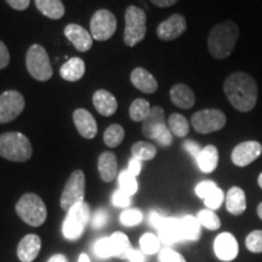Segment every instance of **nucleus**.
Masks as SVG:
<instances>
[{"label": "nucleus", "instance_id": "nucleus-1", "mask_svg": "<svg viewBox=\"0 0 262 262\" xmlns=\"http://www.w3.org/2000/svg\"><path fill=\"white\" fill-rule=\"evenodd\" d=\"M224 91L229 103L242 113L250 112L257 102V84L250 74L234 72L226 78Z\"/></svg>", "mask_w": 262, "mask_h": 262}, {"label": "nucleus", "instance_id": "nucleus-2", "mask_svg": "<svg viewBox=\"0 0 262 262\" xmlns=\"http://www.w3.org/2000/svg\"><path fill=\"white\" fill-rule=\"evenodd\" d=\"M239 38V28L233 21L214 26L208 38V49L216 60H225L232 54Z\"/></svg>", "mask_w": 262, "mask_h": 262}, {"label": "nucleus", "instance_id": "nucleus-3", "mask_svg": "<svg viewBox=\"0 0 262 262\" xmlns=\"http://www.w3.org/2000/svg\"><path fill=\"white\" fill-rule=\"evenodd\" d=\"M31 141L22 133H5L0 135V156L12 162H26L32 157Z\"/></svg>", "mask_w": 262, "mask_h": 262}, {"label": "nucleus", "instance_id": "nucleus-4", "mask_svg": "<svg viewBox=\"0 0 262 262\" xmlns=\"http://www.w3.org/2000/svg\"><path fill=\"white\" fill-rule=\"evenodd\" d=\"M16 212L22 221L32 227L41 226L48 216L45 203L42 202L40 196L34 193H26L21 196V199L16 204Z\"/></svg>", "mask_w": 262, "mask_h": 262}, {"label": "nucleus", "instance_id": "nucleus-5", "mask_svg": "<svg viewBox=\"0 0 262 262\" xmlns=\"http://www.w3.org/2000/svg\"><path fill=\"white\" fill-rule=\"evenodd\" d=\"M147 33V17L145 11L137 6H127L125 11V31L124 41L133 48L142 41Z\"/></svg>", "mask_w": 262, "mask_h": 262}, {"label": "nucleus", "instance_id": "nucleus-6", "mask_svg": "<svg viewBox=\"0 0 262 262\" xmlns=\"http://www.w3.org/2000/svg\"><path fill=\"white\" fill-rule=\"evenodd\" d=\"M90 220V206L88 203L81 202L74 205L73 208L67 211V217L63 222L64 238L68 241H77L83 234L85 226Z\"/></svg>", "mask_w": 262, "mask_h": 262}, {"label": "nucleus", "instance_id": "nucleus-7", "mask_svg": "<svg viewBox=\"0 0 262 262\" xmlns=\"http://www.w3.org/2000/svg\"><path fill=\"white\" fill-rule=\"evenodd\" d=\"M26 64L29 74L39 81H47L52 77V67L47 50L39 44H33L28 49Z\"/></svg>", "mask_w": 262, "mask_h": 262}, {"label": "nucleus", "instance_id": "nucleus-8", "mask_svg": "<svg viewBox=\"0 0 262 262\" xmlns=\"http://www.w3.org/2000/svg\"><path fill=\"white\" fill-rule=\"evenodd\" d=\"M85 196V175L81 170H75L67 180L62 191L60 204L63 210L68 211L74 205L84 202Z\"/></svg>", "mask_w": 262, "mask_h": 262}, {"label": "nucleus", "instance_id": "nucleus-9", "mask_svg": "<svg viewBox=\"0 0 262 262\" xmlns=\"http://www.w3.org/2000/svg\"><path fill=\"white\" fill-rule=\"evenodd\" d=\"M227 118L225 113L220 110H203L198 111L192 116L191 123L196 133L199 134H210L221 130L225 127Z\"/></svg>", "mask_w": 262, "mask_h": 262}, {"label": "nucleus", "instance_id": "nucleus-10", "mask_svg": "<svg viewBox=\"0 0 262 262\" xmlns=\"http://www.w3.org/2000/svg\"><path fill=\"white\" fill-rule=\"evenodd\" d=\"M117 29V18L110 10H97L90 21V32L95 40L106 41L113 37Z\"/></svg>", "mask_w": 262, "mask_h": 262}, {"label": "nucleus", "instance_id": "nucleus-11", "mask_svg": "<svg viewBox=\"0 0 262 262\" xmlns=\"http://www.w3.org/2000/svg\"><path fill=\"white\" fill-rule=\"evenodd\" d=\"M25 98L16 90L5 91L0 95V124L11 122L25 110Z\"/></svg>", "mask_w": 262, "mask_h": 262}, {"label": "nucleus", "instance_id": "nucleus-12", "mask_svg": "<svg viewBox=\"0 0 262 262\" xmlns=\"http://www.w3.org/2000/svg\"><path fill=\"white\" fill-rule=\"evenodd\" d=\"M186 29H187V21H186L185 16L173 14L158 26L157 35L160 40L171 41L181 37Z\"/></svg>", "mask_w": 262, "mask_h": 262}, {"label": "nucleus", "instance_id": "nucleus-13", "mask_svg": "<svg viewBox=\"0 0 262 262\" xmlns=\"http://www.w3.org/2000/svg\"><path fill=\"white\" fill-rule=\"evenodd\" d=\"M262 153V145L257 141H245L232 150V162L237 166H247L256 160Z\"/></svg>", "mask_w": 262, "mask_h": 262}, {"label": "nucleus", "instance_id": "nucleus-14", "mask_svg": "<svg viewBox=\"0 0 262 262\" xmlns=\"http://www.w3.org/2000/svg\"><path fill=\"white\" fill-rule=\"evenodd\" d=\"M64 35L78 51L86 52L93 47V35H91V33L79 25L70 24L66 26Z\"/></svg>", "mask_w": 262, "mask_h": 262}, {"label": "nucleus", "instance_id": "nucleus-15", "mask_svg": "<svg viewBox=\"0 0 262 262\" xmlns=\"http://www.w3.org/2000/svg\"><path fill=\"white\" fill-rule=\"evenodd\" d=\"M214 251L220 260L232 261L238 255V242L231 233H221L215 239Z\"/></svg>", "mask_w": 262, "mask_h": 262}, {"label": "nucleus", "instance_id": "nucleus-16", "mask_svg": "<svg viewBox=\"0 0 262 262\" xmlns=\"http://www.w3.org/2000/svg\"><path fill=\"white\" fill-rule=\"evenodd\" d=\"M73 120L77 127L78 133L80 134L84 139L91 140L97 135V124L95 118L89 111L84 108H78L73 113Z\"/></svg>", "mask_w": 262, "mask_h": 262}, {"label": "nucleus", "instance_id": "nucleus-17", "mask_svg": "<svg viewBox=\"0 0 262 262\" xmlns=\"http://www.w3.org/2000/svg\"><path fill=\"white\" fill-rule=\"evenodd\" d=\"M41 249V239L37 234H27L19 242L17 256L22 262H32L38 257Z\"/></svg>", "mask_w": 262, "mask_h": 262}, {"label": "nucleus", "instance_id": "nucleus-18", "mask_svg": "<svg viewBox=\"0 0 262 262\" xmlns=\"http://www.w3.org/2000/svg\"><path fill=\"white\" fill-rule=\"evenodd\" d=\"M130 79L136 89L145 94H153L158 90V81L153 74L142 67H137L131 72Z\"/></svg>", "mask_w": 262, "mask_h": 262}, {"label": "nucleus", "instance_id": "nucleus-19", "mask_svg": "<svg viewBox=\"0 0 262 262\" xmlns=\"http://www.w3.org/2000/svg\"><path fill=\"white\" fill-rule=\"evenodd\" d=\"M94 106L101 116L111 117L117 112V98L107 90H97L93 96Z\"/></svg>", "mask_w": 262, "mask_h": 262}, {"label": "nucleus", "instance_id": "nucleus-20", "mask_svg": "<svg viewBox=\"0 0 262 262\" xmlns=\"http://www.w3.org/2000/svg\"><path fill=\"white\" fill-rule=\"evenodd\" d=\"M170 98L176 107L189 110L194 106L195 96L192 89L186 84H176L170 90Z\"/></svg>", "mask_w": 262, "mask_h": 262}, {"label": "nucleus", "instance_id": "nucleus-21", "mask_svg": "<svg viewBox=\"0 0 262 262\" xmlns=\"http://www.w3.org/2000/svg\"><path fill=\"white\" fill-rule=\"evenodd\" d=\"M159 239L164 244L178 243L182 239L181 219H168L166 217L163 227L159 229Z\"/></svg>", "mask_w": 262, "mask_h": 262}, {"label": "nucleus", "instance_id": "nucleus-22", "mask_svg": "<svg viewBox=\"0 0 262 262\" xmlns=\"http://www.w3.org/2000/svg\"><path fill=\"white\" fill-rule=\"evenodd\" d=\"M97 168L101 179H102L104 182L113 181L118 170L117 157L114 156L112 152H103L102 155L98 157Z\"/></svg>", "mask_w": 262, "mask_h": 262}, {"label": "nucleus", "instance_id": "nucleus-23", "mask_svg": "<svg viewBox=\"0 0 262 262\" xmlns=\"http://www.w3.org/2000/svg\"><path fill=\"white\" fill-rule=\"evenodd\" d=\"M60 74L67 81H78L85 74V62L79 57H72L62 64Z\"/></svg>", "mask_w": 262, "mask_h": 262}, {"label": "nucleus", "instance_id": "nucleus-24", "mask_svg": "<svg viewBox=\"0 0 262 262\" xmlns=\"http://www.w3.org/2000/svg\"><path fill=\"white\" fill-rule=\"evenodd\" d=\"M226 208L232 215H242L247 209V198L242 188L232 187L229 188L226 196Z\"/></svg>", "mask_w": 262, "mask_h": 262}, {"label": "nucleus", "instance_id": "nucleus-25", "mask_svg": "<svg viewBox=\"0 0 262 262\" xmlns=\"http://www.w3.org/2000/svg\"><path fill=\"white\" fill-rule=\"evenodd\" d=\"M142 133L148 139H152L158 127L165 124V113L162 107L156 106L150 110L148 117L142 122Z\"/></svg>", "mask_w": 262, "mask_h": 262}, {"label": "nucleus", "instance_id": "nucleus-26", "mask_svg": "<svg viewBox=\"0 0 262 262\" xmlns=\"http://www.w3.org/2000/svg\"><path fill=\"white\" fill-rule=\"evenodd\" d=\"M199 169L203 172L209 173L212 172L216 169L219 163V150L215 146L209 145L202 149L201 155L196 158Z\"/></svg>", "mask_w": 262, "mask_h": 262}, {"label": "nucleus", "instance_id": "nucleus-27", "mask_svg": "<svg viewBox=\"0 0 262 262\" xmlns=\"http://www.w3.org/2000/svg\"><path fill=\"white\" fill-rule=\"evenodd\" d=\"M35 5L42 15L51 19H60L66 12L61 0H35Z\"/></svg>", "mask_w": 262, "mask_h": 262}, {"label": "nucleus", "instance_id": "nucleus-28", "mask_svg": "<svg viewBox=\"0 0 262 262\" xmlns=\"http://www.w3.org/2000/svg\"><path fill=\"white\" fill-rule=\"evenodd\" d=\"M181 231L183 241H198L201 238V224L193 216H185L181 219Z\"/></svg>", "mask_w": 262, "mask_h": 262}, {"label": "nucleus", "instance_id": "nucleus-29", "mask_svg": "<svg viewBox=\"0 0 262 262\" xmlns=\"http://www.w3.org/2000/svg\"><path fill=\"white\" fill-rule=\"evenodd\" d=\"M131 153H133V158L140 160V162H146V160L155 158L157 156V148L152 143L139 141L131 147Z\"/></svg>", "mask_w": 262, "mask_h": 262}, {"label": "nucleus", "instance_id": "nucleus-30", "mask_svg": "<svg viewBox=\"0 0 262 262\" xmlns=\"http://www.w3.org/2000/svg\"><path fill=\"white\" fill-rule=\"evenodd\" d=\"M150 104L145 98H136L131 103L129 110V116L134 122H143L150 113Z\"/></svg>", "mask_w": 262, "mask_h": 262}, {"label": "nucleus", "instance_id": "nucleus-31", "mask_svg": "<svg viewBox=\"0 0 262 262\" xmlns=\"http://www.w3.org/2000/svg\"><path fill=\"white\" fill-rule=\"evenodd\" d=\"M168 126L173 135L178 137H185L189 133L188 120L180 113H172L169 117Z\"/></svg>", "mask_w": 262, "mask_h": 262}, {"label": "nucleus", "instance_id": "nucleus-32", "mask_svg": "<svg viewBox=\"0 0 262 262\" xmlns=\"http://www.w3.org/2000/svg\"><path fill=\"white\" fill-rule=\"evenodd\" d=\"M111 244H112L114 256L118 257H126L127 253L131 249L129 238L122 232H116L110 237Z\"/></svg>", "mask_w": 262, "mask_h": 262}, {"label": "nucleus", "instance_id": "nucleus-33", "mask_svg": "<svg viewBox=\"0 0 262 262\" xmlns=\"http://www.w3.org/2000/svg\"><path fill=\"white\" fill-rule=\"evenodd\" d=\"M124 136H125V131H124L123 126L119 124H113L110 125L104 131L103 134V141L104 143L111 148L119 146L123 142Z\"/></svg>", "mask_w": 262, "mask_h": 262}, {"label": "nucleus", "instance_id": "nucleus-34", "mask_svg": "<svg viewBox=\"0 0 262 262\" xmlns=\"http://www.w3.org/2000/svg\"><path fill=\"white\" fill-rule=\"evenodd\" d=\"M196 219H198L201 226H203V227H205L208 229H211V231L219 229L221 226V221H220V219H219V216L216 215L214 211L210 210V209H208V210L199 211Z\"/></svg>", "mask_w": 262, "mask_h": 262}, {"label": "nucleus", "instance_id": "nucleus-35", "mask_svg": "<svg viewBox=\"0 0 262 262\" xmlns=\"http://www.w3.org/2000/svg\"><path fill=\"white\" fill-rule=\"evenodd\" d=\"M119 186L120 189L129 194L130 196L134 195L139 189V185H137L136 178L134 175L125 170V171H122L119 173Z\"/></svg>", "mask_w": 262, "mask_h": 262}, {"label": "nucleus", "instance_id": "nucleus-36", "mask_svg": "<svg viewBox=\"0 0 262 262\" xmlns=\"http://www.w3.org/2000/svg\"><path fill=\"white\" fill-rule=\"evenodd\" d=\"M140 247L145 254H156L159 251L160 239L152 233H146L140 239Z\"/></svg>", "mask_w": 262, "mask_h": 262}, {"label": "nucleus", "instance_id": "nucleus-37", "mask_svg": "<svg viewBox=\"0 0 262 262\" xmlns=\"http://www.w3.org/2000/svg\"><path fill=\"white\" fill-rule=\"evenodd\" d=\"M143 215L139 209H129L120 215V222L126 227H133V226L139 225L142 221Z\"/></svg>", "mask_w": 262, "mask_h": 262}, {"label": "nucleus", "instance_id": "nucleus-38", "mask_svg": "<svg viewBox=\"0 0 262 262\" xmlns=\"http://www.w3.org/2000/svg\"><path fill=\"white\" fill-rule=\"evenodd\" d=\"M95 254L101 258H107L111 256H114V251L111 244L110 237L98 239L95 244Z\"/></svg>", "mask_w": 262, "mask_h": 262}, {"label": "nucleus", "instance_id": "nucleus-39", "mask_svg": "<svg viewBox=\"0 0 262 262\" xmlns=\"http://www.w3.org/2000/svg\"><path fill=\"white\" fill-rule=\"evenodd\" d=\"M245 245L251 253H262V231H254L245 239Z\"/></svg>", "mask_w": 262, "mask_h": 262}, {"label": "nucleus", "instance_id": "nucleus-40", "mask_svg": "<svg viewBox=\"0 0 262 262\" xmlns=\"http://www.w3.org/2000/svg\"><path fill=\"white\" fill-rule=\"evenodd\" d=\"M224 199H225L224 192H222V189L217 187V188H215L214 191L210 193V194L206 196V198L204 199V203H205V205L210 209V210H216V209L220 208L222 202H224Z\"/></svg>", "mask_w": 262, "mask_h": 262}, {"label": "nucleus", "instance_id": "nucleus-41", "mask_svg": "<svg viewBox=\"0 0 262 262\" xmlns=\"http://www.w3.org/2000/svg\"><path fill=\"white\" fill-rule=\"evenodd\" d=\"M152 139L159 142L162 146H170L172 142V133L170 131L169 126L164 124V125L157 129Z\"/></svg>", "mask_w": 262, "mask_h": 262}, {"label": "nucleus", "instance_id": "nucleus-42", "mask_svg": "<svg viewBox=\"0 0 262 262\" xmlns=\"http://www.w3.org/2000/svg\"><path fill=\"white\" fill-rule=\"evenodd\" d=\"M160 262H186L185 257L172 249H163L159 255Z\"/></svg>", "mask_w": 262, "mask_h": 262}, {"label": "nucleus", "instance_id": "nucleus-43", "mask_svg": "<svg viewBox=\"0 0 262 262\" xmlns=\"http://www.w3.org/2000/svg\"><path fill=\"white\" fill-rule=\"evenodd\" d=\"M215 188H217V186H216L215 182L203 181V182L199 183V185H196L195 193H196V195L199 196V198L205 199L206 196L210 194V193L214 191Z\"/></svg>", "mask_w": 262, "mask_h": 262}, {"label": "nucleus", "instance_id": "nucleus-44", "mask_svg": "<svg viewBox=\"0 0 262 262\" xmlns=\"http://www.w3.org/2000/svg\"><path fill=\"white\" fill-rule=\"evenodd\" d=\"M112 203L113 205L118 206V208H126V206L130 205V195L126 194V193L122 191V189H118V191L114 193Z\"/></svg>", "mask_w": 262, "mask_h": 262}, {"label": "nucleus", "instance_id": "nucleus-45", "mask_svg": "<svg viewBox=\"0 0 262 262\" xmlns=\"http://www.w3.org/2000/svg\"><path fill=\"white\" fill-rule=\"evenodd\" d=\"M107 221H108V214L104 210H102V209H100V210L95 212L91 224H93L94 228L98 229V228H102L103 226L107 224Z\"/></svg>", "mask_w": 262, "mask_h": 262}, {"label": "nucleus", "instance_id": "nucleus-46", "mask_svg": "<svg viewBox=\"0 0 262 262\" xmlns=\"http://www.w3.org/2000/svg\"><path fill=\"white\" fill-rule=\"evenodd\" d=\"M183 148L187 150L189 155H191L195 160H196V158H198L199 155H201V152H202L201 146H199L196 142H194V141H191V140L186 141V142L183 143Z\"/></svg>", "mask_w": 262, "mask_h": 262}, {"label": "nucleus", "instance_id": "nucleus-47", "mask_svg": "<svg viewBox=\"0 0 262 262\" xmlns=\"http://www.w3.org/2000/svg\"><path fill=\"white\" fill-rule=\"evenodd\" d=\"M10 62V54L6 45L0 40V70L5 68Z\"/></svg>", "mask_w": 262, "mask_h": 262}, {"label": "nucleus", "instance_id": "nucleus-48", "mask_svg": "<svg viewBox=\"0 0 262 262\" xmlns=\"http://www.w3.org/2000/svg\"><path fill=\"white\" fill-rule=\"evenodd\" d=\"M149 220H150V224H152L153 227H156L159 231V229L163 227V225H164V222H165L166 217H164V216H162L160 214H158V212L155 211V212H152V214H150Z\"/></svg>", "mask_w": 262, "mask_h": 262}, {"label": "nucleus", "instance_id": "nucleus-49", "mask_svg": "<svg viewBox=\"0 0 262 262\" xmlns=\"http://www.w3.org/2000/svg\"><path fill=\"white\" fill-rule=\"evenodd\" d=\"M125 258H127L130 262H145V256H143V254L141 253V251L136 250V249H133V248L130 249Z\"/></svg>", "mask_w": 262, "mask_h": 262}, {"label": "nucleus", "instance_id": "nucleus-50", "mask_svg": "<svg viewBox=\"0 0 262 262\" xmlns=\"http://www.w3.org/2000/svg\"><path fill=\"white\" fill-rule=\"evenodd\" d=\"M6 2H8V4L11 6L12 9L22 11V10H26L28 8L31 0H6Z\"/></svg>", "mask_w": 262, "mask_h": 262}, {"label": "nucleus", "instance_id": "nucleus-51", "mask_svg": "<svg viewBox=\"0 0 262 262\" xmlns=\"http://www.w3.org/2000/svg\"><path fill=\"white\" fill-rule=\"evenodd\" d=\"M127 171H129L131 175H134L136 178L141 171V162L135 158H131L129 162V166H127Z\"/></svg>", "mask_w": 262, "mask_h": 262}, {"label": "nucleus", "instance_id": "nucleus-52", "mask_svg": "<svg viewBox=\"0 0 262 262\" xmlns=\"http://www.w3.org/2000/svg\"><path fill=\"white\" fill-rule=\"evenodd\" d=\"M178 2L179 0H150V3L158 8H169V6L175 5Z\"/></svg>", "mask_w": 262, "mask_h": 262}, {"label": "nucleus", "instance_id": "nucleus-53", "mask_svg": "<svg viewBox=\"0 0 262 262\" xmlns=\"http://www.w3.org/2000/svg\"><path fill=\"white\" fill-rule=\"evenodd\" d=\"M48 262H67V257L62 254H56L52 257L49 258Z\"/></svg>", "mask_w": 262, "mask_h": 262}, {"label": "nucleus", "instance_id": "nucleus-54", "mask_svg": "<svg viewBox=\"0 0 262 262\" xmlns=\"http://www.w3.org/2000/svg\"><path fill=\"white\" fill-rule=\"evenodd\" d=\"M78 262H90V258L86 254H81L79 256V260H78Z\"/></svg>", "mask_w": 262, "mask_h": 262}, {"label": "nucleus", "instance_id": "nucleus-55", "mask_svg": "<svg viewBox=\"0 0 262 262\" xmlns=\"http://www.w3.org/2000/svg\"><path fill=\"white\" fill-rule=\"evenodd\" d=\"M257 215H258V217L262 220V203H260L257 206Z\"/></svg>", "mask_w": 262, "mask_h": 262}, {"label": "nucleus", "instance_id": "nucleus-56", "mask_svg": "<svg viewBox=\"0 0 262 262\" xmlns=\"http://www.w3.org/2000/svg\"><path fill=\"white\" fill-rule=\"evenodd\" d=\"M258 186L262 188V172L260 173V176H258Z\"/></svg>", "mask_w": 262, "mask_h": 262}]
</instances>
